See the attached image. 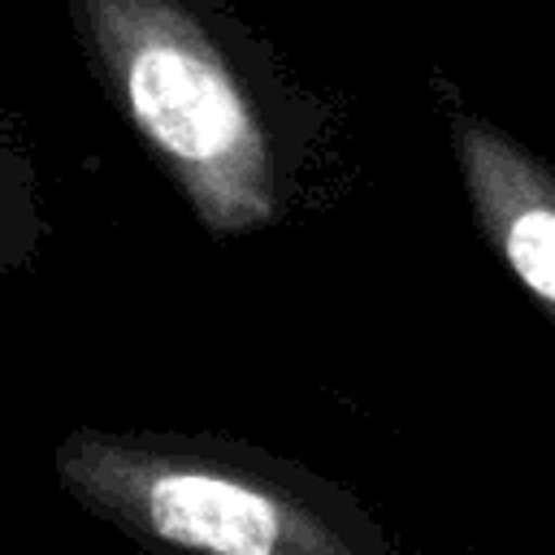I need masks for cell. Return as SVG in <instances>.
I'll use <instances>...</instances> for the list:
<instances>
[{
    "instance_id": "1",
    "label": "cell",
    "mask_w": 555,
    "mask_h": 555,
    "mask_svg": "<svg viewBox=\"0 0 555 555\" xmlns=\"http://www.w3.org/2000/svg\"><path fill=\"white\" fill-rule=\"evenodd\" d=\"M82 65L212 243L291 217L330 104L225 0H65Z\"/></svg>"
},
{
    "instance_id": "2",
    "label": "cell",
    "mask_w": 555,
    "mask_h": 555,
    "mask_svg": "<svg viewBox=\"0 0 555 555\" xmlns=\"http://www.w3.org/2000/svg\"><path fill=\"white\" fill-rule=\"evenodd\" d=\"M56 486L139 546L204 555H399L347 486L230 434L74 425L52 447Z\"/></svg>"
},
{
    "instance_id": "3",
    "label": "cell",
    "mask_w": 555,
    "mask_h": 555,
    "mask_svg": "<svg viewBox=\"0 0 555 555\" xmlns=\"http://www.w3.org/2000/svg\"><path fill=\"white\" fill-rule=\"evenodd\" d=\"M451 160L481 243L555 330V160L442 87Z\"/></svg>"
},
{
    "instance_id": "4",
    "label": "cell",
    "mask_w": 555,
    "mask_h": 555,
    "mask_svg": "<svg viewBox=\"0 0 555 555\" xmlns=\"http://www.w3.org/2000/svg\"><path fill=\"white\" fill-rule=\"evenodd\" d=\"M52 221L39 195V169L17 113L0 100V282L30 269L48 247Z\"/></svg>"
}]
</instances>
